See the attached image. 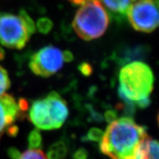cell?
Listing matches in <instances>:
<instances>
[{"label":"cell","mask_w":159,"mask_h":159,"mask_svg":"<svg viewBox=\"0 0 159 159\" xmlns=\"http://www.w3.org/2000/svg\"><path fill=\"white\" fill-rule=\"evenodd\" d=\"M70 2L74 3V4H76V5H81L83 3H84L85 2L89 1V0H69Z\"/></svg>","instance_id":"cell-25"},{"label":"cell","mask_w":159,"mask_h":159,"mask_svg":"<svg viewBox=\"0 0 159 159\" xmlns=\"http://www.w3.org/2000/svg\"><path fill=\"white\" fill-rule=\"evenodd\" d=\"M18 104V107H19L20 111H25V110L28 108V102L25 99H20L19 101V103H17Z\"/></svg>","instance_id":"cell-24"},{"label":"cell","mask_w":159,"mask_h":159,"mask_svg":"<svg viewBox=\"0 0 159 159\" xmlns=\"http://www.w3.org/2000/svg\"><path fill=\"white\" fill-rule=\"evenodd\" d=\"M145 128L129 117L111 122L100 140V151L110 159H132L140 141L147 136Z\"/></svg>","instance_id":"cell-1"},{"label":"cell","mask_w":159,"mask_h":159,"mask_svg":"<svg viewBox=\"0 0 159 159\" xmlns=\"http://www.w3.org/2000/svg\"><path fill=\"white\" fill-rule=\"evenodd\" d=\"M36 25L24 10L18 15L0 13V44L11 49L20 50L35 33Z\"/></svg>","instance_id":"cell-4"},{"label":"cell","mask_w":159,"mask_h":159,"mask_svg":"<svg viewBox=\"0 0 159 159\" xmlns=\"http://www.w3.org/2000/svg\"><path fill=\"white\" fill-rule=\"evenodd\" d=\"M30 119L38 129H55L45 98L34 101L33 102L30 110Z\"/></svg>","instance_id":"cell-8"},{"label":"cell","mask_w":159,"mask_h":159,"mask_svg":"<svg viewBox=\"0 0 159 159\" xmlns=\"http://www.w3.org/2000/svg\"><path fill=\"white\" fill-rule=\"evenodd\" d=\"M127 16L136 31L152 33L158 26V0H135Z\"/></svg>","instance_id":"cell-5"},{"label":"cell","mask_w":159,"mask_h":159,"mask_svg":"<svg viewBox=\"0 0 159 159\" xmlns=\"http://www.w3.org/2000/svg\"><path fill=\"white\" fill-rule=\"evenodd\" d=\"M158 143L147 135L135 151L132 159H158Z\"/></svg>","instance_id":"cell-10"},{"label":"cell","mask_w":159,"mask_h":159,"mask_svg":"<svg viewBox=\"0 0 159 159\" xmlns=\"http://www.w3.org/2000/svg\"><path fill=\"white\" fill-rule=\"evenodd\" d=\"M19 113L18 104L11 95L5 93L0 97V139L16 121Z\"/></svg>","instance_id":"cell-7"},{"label":"cell","mask_w":159,"mask_h":159,"mask_svg":"<svg viewBox=\"0 0 159 159\" xmlns=\"http://www.w3.org/2000/svg\"><path fill=\"white\" fill-rule=\"evenodd\" d=\"M47 105L50 117L52 119L55 129L62 127L68 116V108L67 102L56 92L50 93L45 98Z\"/></svg>","instance_id":"cell-9"},{"label":"cell","mask_w":159,"mask_h":159,"mask_svg":"<svg viewBox=\"0 0 159 159\" xmlns=\"http://www.w3.org/2000/svg\"><path fill=\"white\" fill-rule=\"evenodd\" d=\"M67 154V147L63 141H57L50 147L47 153L49 159H63Z\"/></svg>","instance_id":"cell-12"},{"label":"cell","mask_w":159,"mask_h":159,"mask_svg":"<svg viewBox=\"0 0 159 159\" xmlns=\"http://www.w3.org/2000/svg\"><path fill=\"white\" fill-rule=\"evenodd\" d=\"M6 132H7L8 136H16L17 134H18V132H19V128H18V127H17V126L12 124V125H11L10 127H9V128L7 129Z\"/></svg>","instance_id":"cell-22"},{"label":"cell","mask_w":159,"mask_h":159,"mask_svg":"<svg viewBox=\"0 0 159 159\" xmlns=\"http://www.w3.org/2000/svg\"><path fill=\"white\" fill-rule=\"evenodd\" d=\"M10 86L11 81L8 73L2 66H0V97L6 93Z\"/></svg>","instance_id":"cell-15"},{"label":"cell","mask_w":159,"mask_h":159,"mask_svg":"<svg viewBox=\"0 0 159 159\" xmlns=\"http://www.w3.org/2000/svg\"><path fill=\"white\" fill-rule=\"evenodd\" d=\"M119 81L122 98L134 102L140 108L149 106L154 84V75L149 65L140 61L125 65L120 70Z\"/></svg>","instance_id":"cell-2"},{"label":"cell","mask_w":159,"mask_h":159,"mask_svg":"<svg viewBox=\"0 0 159 159\" xmlns=\"http://www.w3.org/2000/svg\"><path fill=\"white\" fill-rule=\"evenodd\" d=\"M72 159H88V151L84 148L77 149L72 154Z\"/></svg>","instance_id":"cell-18"},{"label":"cell","mask_w":159,"mask_h":159,"mask_svg":"<svg viewBox=\"0 0 159 159\" xmlns=\"http://www.w3.org/2000/svg\"><path fill=\"white\" fill-rule=\"evenodd\" d=\"M104 132L98 128H92L89 130L87 136H86V140L89 141H100L102 137L103 136Z\"/></svg>","instance_id":"cell-17"},{"label":"cell","mask_w":159,"mask_h":159,"mask_svg":"<svg viewBox=\"0 0 159 159\" xmlns=\"http://www.w3.org/2000/svg\"><path fill=\"white\" fill-rule=\"evenodd\" d=\"M105 119L107 120L109 124H111V122L115 121V119H118L117 118V113L114 111H107L106 113H105Z\"/></svg>","instance_id":"cell-20"},{"label":"cell","mask_w":159,"mask_h":159,"mask_svg":"<svg viewBox=\"0 0 159 159\" xmlns=\"http://www.w3.org/2000/svg\"><path fill=\"white\" fill-rule=\"evenodd\" d=\"M4 58H5V51L4 50H3V48L0 46V60L4 59Z\"/></svg>","instance_id":"cell-26"},{"label":"cell","mask_w":159,"mask_h":159,"mask_svg":"<svg viewBox=\"0 0 159 159\" xmlns=\"http://www.w3.org/2000/svg\"><path fill=\"white\" fill-rule=\"evenodd\" d=\"M105 9L117 16L127 15L130 6L135 0H99Z\"/></svg>","instance_id":"cell-11"},{"label":"cell","mask_w":159,"mask_h":159,"mask_svg":"<svg viewBox=\"0 0 159 159\" xmlns=\"http://www.w3.org/2000/svg\"><path fill=\"white\" fill-rule=\"evenodd\" d=\"M28 142L30 149H40L42 144V137L38 130H33L30 132L28 138Z\"/></svg>","instance_id":"cell-14"},{"label":"cell","mask_w":159,"mask_h":159,"mask_svg":"<svg viewBox=\"0 0 159 159\" xmlns=\"http://www.w3.org/2000/svg\"><path fill=\"white\" fill-rule=\"evenodd\" d=\"M19 159H49L46 153L40 149H30L21 153Z\"/></svg>","instance_id":"cell-13"},{"label":"cell","mask_w":159,"mask_h":159,"mask_svg":"<svg viewBox=\"0 0 159 159\" xmlns=\"http://www.w3.org/2000/svg\"><path fill=\"white\" fill-rule=\"evenodd\" d=\"M73 55L70 51H63V60L64 62H71L73 60Z\"/></svg>","instance_id":"cell-23"},{"label":"cell","mask_w":159,"mask_h":159,"mask_svg":"<svg viewBox=\"0 0 159 159\" xmlns=\"http://www.w3.org/2000/svg\"><path fill=\"white\" fill-rule=\"evenodd\" d=\"M79 70L84 75H90L93 72V68L91 65L88 63H83L79 66Z\"/></svg>","instance_id":"cell-19"},{"label":"cell","mask_w":159,"mask_h":159,"mask_svg":"<svg viewBox=\"0 0 159 159\" xmlns=\"http://www.w3.org/2000/svg\"><path fill=\"white\" fill-rule=\"evenodd\" d=\"M63 63V51L56 46H47L32 56L30 67L35 75L49 77L58 72Z\"/></svg>","instance_id":"cell-6"},{"label":"cell","mask_w":159,"mask_h":159,"mask_svg":"<svg viewBox=\"0 0 159 159\" xmlns=\"http://www.w3.org/2000/svg\"><path fill=\"white\" fill-rule=\"evenodd\" d=\"M109 14L99 0H89L75 13L72 27L84 41L97 39L105 34L109 25Z\"/></svg>","instance_id":"cell-3"},{"label":"cell","mask_w":159,"mask_h":159,"mask_svg":"<svg viewBox=\"0 0 159 159\" xmlns=\"http://www.w3.org/2000/svg\"><path fill=\"white\" fill-rule=\"evenodd\" d=\"M36 25V29L38 30L42 34H47L50 30H52L53 23L52 21L50 20L48 18L43 17V18H40L37 21V25Z\"/></svg>","instance_id":"cell-16"},{"label":"cell","mask_w":159,"mask_h":159,"mask_svg":"<svg viewBox=\"0 0 159 159\" xmlns=\"http://www.w3.org/2000/svg\"><path fill=\"white\" fill-rule=\"evenodd\" d=\"M7 153H8V156L11 159H19L20 156L21 154L20 153V151L16 149V148H14V147L10 148L7 151Z\"/></svg>","instance_id":"cell-21"}]
</instances>
